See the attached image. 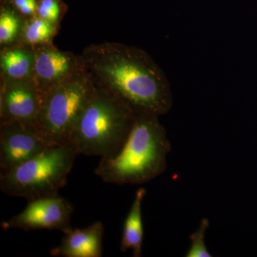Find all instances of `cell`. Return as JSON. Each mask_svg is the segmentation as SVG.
I'll return each mask as SVG.
<instances>
[{"label": "cell", "mask_w": 257, "mask_h": 257, "mask_svg": "<svg viewBox=\"0 0 257 257\" xmlns=\"http://www.w3.org/2000/svg\"><path fill=\"white\" fill-rule=\"evenodd\" d=\"M81 56L95 82L119 96L137 113L160 116L170 111L173 99L170 82L145 51L105 42L89 45Z\"/></svg>", "instance_id": "6da1fadb"}, {"label": "cell", "mask_w": 257, "mask_h": 257, "mask_svg": "<svg viewBox=\"0 0 257 257\" xmlns=\"http://www.w3.org/2000/svg\"><path fill=\"white\" fill-rule=\"evenodd\" d=\"M160 116L138 113L127 140L119 153L101 159L95 175L106 183L143 184L167 169L171 144Z\"/></svg>", "instance_id": "7a4b0ae2"}, {"label": "cell", "mask_w": 257, "mask_h": 257, "mask_svg": "<svg viewBox=\"0 0 257 257\" xmlns=\"http://www.w3.org/2000/svg\"><path fill=\"white\" fill-rule=\"evenodd\" d=\"M95 83V91L69 143L79 155L110 158L122 148L138 113L119 96Z\"/></svg>", "instance_id": "3957f363"}, {"label": "cell", "mask_w": 257, "mask_h": 257, "mask_svg": "<svg viewBox=\"0 0 257 257\" xmlns=\"http://www.w3.org/2000/svg\"><path fill=\"white\" fill-rule=\"evenodd\" d=\"M78 155L70 143L49 147L31 160L0 174V189L10 197L25 198L28 202L58 196Z\"/></svg>", "instance_id": "277c9868"}, {"label": "cell", "mask_w": 257, "mask_h": 257, "mask_svg": "<svg viewBox=\"0 0 257 257\" xmlns=\"http://www.w3.org/2000/svg\"><path fill=\"white\" fill-rule=\"evenodd\" d=\"M95 89V81L84 67L40 94L37 126L51 146L69 143Z\"/></svg>", "instance_id": "5b68a950"}, {"label": "cell", "mask_w": 257, "mask_h": 257, "mask_svg": "<svg viewBox=\"0 0 257 257\" xmlns=\"http://www.w3.org/2000/svg\"><path fill=\"white\" fill-rule=\"evenodd\" d=\"M37 125L3 120L0 124V174L31 160L50 147Z\"/></svg>", "instance_id": "8992f818"}, {"label": "cell", "mask_w": 257, "mask_h": 257, "mask_svg": "<svg viewBox=\"0 0 257 257\" xmlns=\"http://www.w3.org/2000/svg\"><path fill=\"white\" fill-rule=\"evenodd\" d=\"M73 206L67 199L56 197L40 198L28 202L20 214L2 222L3 229L24 231L58 230L66 234L73 229L71 220Z\"/></svg>", "instance_id": "52a82bcc"}, {"label": "cell", "mask_w": 257, "mask_h": 257, "mask_svg": "<svg viewBox=\"0 0 257 257\" xmlns=\"http://www.w3.org/2000/svg\"><path fill=\"white\" fill-rule=\"evenodd\" d=\"M33 47L35 61L32 78L40 94L85 67L82 56L58 50L52 43Z\"/></svg>", "instance_id": "ba28073f"}, {"label": "cell", "mask_w": 257, "mask_h": 257, "mask_svg": "<svg viewBox=\"0 0 257 257\" xmlns=\"http://www.w3.org/2000/svg\"><path fill=\"white\" fill-rule=\"evenodd\" d=\"M40 94L33 78L2 79L0 118L37 125Z\"/></svg>", "instance_id": "9c48e42d"}, {"label": "cell", "mask_w": 257, "mask_h": 257, "mask_svg": "<svg viewBox=\"0 0 257 257\" xmlns=\"http://www.w3.org/2000/svg\"><path fill=\"white\" fill-rule=\"evenodd\" d=\"M104 225L96 221L83 229H72L64 234L61 243L52 248L50 255L55 257H101Z\"/></svg>", "instance_id": "30bf717a"}, {"label": "cell", "mask_w": 257, "mask_h": 257, "mask_svg": "<svg viewBox=\"0 0 257 257\" xmlns=\"http://www.w3.org/2000/svg\"><path fill=\"white\" fill-rule=\"evenodd\" d=\"M35 61L34 47L24 42L5 47L0 55L2 79L32 78Z\"/></svg>", "instance_id": "8fae6325"}, {"label": "cell", "mask_w": 257, "mask_h": 257, "mask_svg": "<svg viewBox=\"0 0 257 257\" xmlns=\"http://www.w3.org/2000/svg\"><path fill=\"white\" fill-rule=\"evenodd\" d=\"M146 194L147 190L143 187L137 191L123 228L120 249L121 252L132 250L135 257L142 256L143 253L144 227L142 207Z\"/></svg>", "instance_id": "7c38bea8"}, {"label": "cell", "mask_w": 257, "mask_h": 257, "mask_svg": "<svg viewBox=\"0 0 257 257\" xmlns=\"http://www.w3.org/2000/svg\"><path fill=\"white\" fill-rule=\"evenodd\" d=\"M56 30L55 24L36 15L23 24L22 28L23 42L32 47L51 43Z\"/></svg>", "instance_id": "4fadbf2b"}, {"label": "cell", "mask_w": 257, "mask_h": 257, "mask_svg": "<svg viewBox=\"0 0 257 257\" xmlns=\"http://www.w3.org/2000/svg\"><path fill=\"white\" fill-rule=\"evenodd\" d=\"M21 21L14 12L4 8L0 13V44L10 45L16 40L22 28Z\"/></svg>", "instance_id": "5bb4252c"}, {"label": "cell", "mask_w": 257, "mask_h": 257, "mask_svg": "<svg viewBox=\"0 0 257 257\" xmlns=\"http://www.w3.org/2000/svg\"><path fill=\"white\" fill-rule=\"evenodd\" d=\"M209 226V221L207 218H204L201 221L199 227L189 236L191 243L188 251L186 253L187 257H211V253L208 251L204 242L206 232Z\"/></svg>", "instance_id": "9a60e30c"}, {"label": "cell", "mask_w": 257, "mask_h": 257, "mask_svg": "<svg viewBox=\"0 0 257 257\" xmlns=\"http://www.w3.org/2000/svg\"><path fill=\"white\" fill-rule=\"evenodd\" d=\"M61 7L58 0H40L37 3V15L57 25L60 19Z\"/></svg>", "instance_id": "2e32d148"}, {"label": "cell", "mask_w": 257, "mask_h": 257, "mask_svg": "<svg viewBox=\"0 0 257 257\" xmlns=\"http://www.w3.org/2000/svg\"><path fill=\"white\" fill-rule=\"evenodd\" d=\"M13 3L22 15L30 18L37 15V3L35 0H13Z\"/></svg>", "instance_id": "e0dca14e"}]
</instances>
